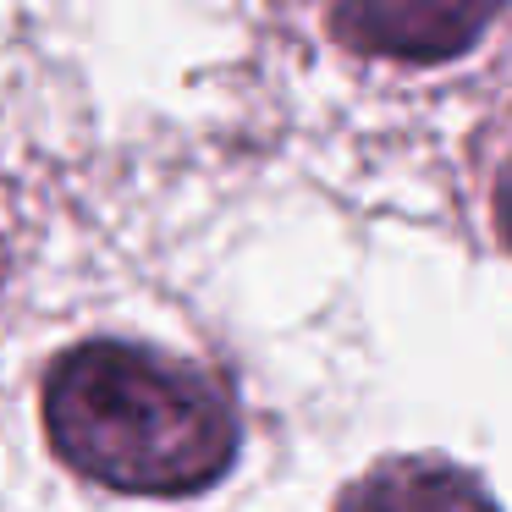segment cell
<instances>
[{"label": "cell", "mask_w": 512, "mask_h": 512, "mask_svg": "<svg viewBox=\"0 0 512 512\" xmlns=\"http://www.w3.org/2000/svg\"><path fill=\"white\" fill-rule=\"evenodd\" d=\"M45 441L72 474L127 496H199L237 463L243 419L215 369L94 336L45 369Z\"/></svg>", "instance_id": "obj_1"}, {"label": "cell", "mask_w": 512, "mask_h": 512, "mask_svg": "<svg viewBox=\"0 0 512 512\" xmlns=\"http://www.w3.org/2000/svg\"><path fill=\"white\" fill-rule=\"evenodd\" d=\"M501 6L507 0H336L325 28L353 56L435 67L468 56Z\"/></svg>", "instance_id": "obj_2"}, {"label": "cell", "mask_w": 512, "mask_h": 512, "mask_svg": "<svg viewBox=\"0 0 512 512\" xmlns=\"http://www.w3.org/2000/svg\"><path fill=\"white\" fill-rule=\"evenodd\" d=\"M336 512H501L468 468L446 457H386L342 490Z\"/></svg>", "instance_id": "obj_3"}, {"label": "cell", "mask_w": 512, "mask_h": 512, "mask_svg": "<svg viewBox=\"0 0 512 512\" xmlns=\"http://www.w3.org/2000/svg\"><path fill=\"white\" fill-rule=\"evenodd\" d=\"M490 221H496L501 243L512 248V155L496 166V182H490Z\"/></svg>", "instance_id": "obj_4"}]
</instances>
